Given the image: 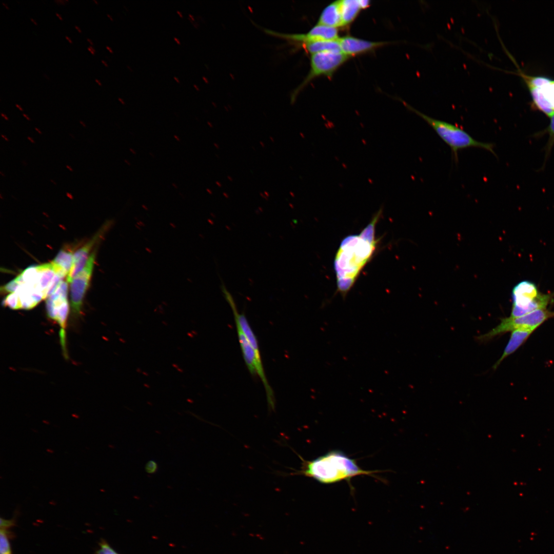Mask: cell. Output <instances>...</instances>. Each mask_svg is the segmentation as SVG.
Wrapping results in <instances>:
<instances>
[{"mask_svg":"<svg viewBox=\"0 0 554 554\" xmlns=\"http://www.w3.org/2000/svg\"><path fill=\"white\" fill-rule=\"evenodd\" d=\"M300 457L302 461L300 470L289 474L311 478L324 484H331L342 481L349 482L352 478L359 476L375 477L374 474L378 472L377 470L362 469L355 460L339 450H332L310 461Z\"/></svg>","mask_w":554,"mask_h":554,"instance_id":"1","label":"cell"},{"mask_svg":"<svg viewBox=\"0 0 554 554\" xmlns=\"http://www.w3.org/2000/svg\"><path fill=\"white\" fill-rule=\"evenodd\" d=\"M377 241H369L360 234L349 235L342 241L334 267L338 290L345 295L352 287L362 268L373 254Z\"/></svg>","mask_w":554,"mask_h":554,"instance_id":"2","label":"cell"},{"mask_svg":"<svg viewBox=\"0 0 554 554\" xmlns=\"http://www.w3.org/2000/svg\"><path fill=\"white\" fill-rule=\"evenodd\" d=\"M404 106L423 119L437 133L439 136L450 147L452 158L458 162V151L469 148H477L489 151L495 156L494 145L482 142L473 138L466 131L451 123L434 118L420 112L405 102L401 100Z\"/></svg>","mask_w":554,"mask_h":554,"instance_id":"3","label":"cell"},{"mask_svg":"<svg viewBox=\"0 0 554 554\" xmlns=\"http://www.w3.org/2000/svg\"><path fill=\"white\" fill-rule=\"evenodd\" d=\"M553 293L539 291L533 282L523 281L512 291V306L510 316H522L540 309H545L553 300Z\"/></svg>","mask_w":554,"mask_h":554,"instance_id":"4","label":"cell"},{"mask_svg":"<svg viewBox=\"0 0 554 554\" xmlns=\"http://www.w3.org/2000/svg\"><path fill=\"white\" fill-rule=\"evenodd\" d=\"M553 317L554 311L545 309L537 310L520 316L505 318L501 320L497 326L479 336L478 339L481 342L487 341L497 335L518 329L533 332L544 322Z\"/></svg>","mask_w":554,"mask_h":554,"instance_id":"5","label":"cell"},{"mask_svg":"<svg viewBox=\"0 0 554 554\" xmlns=\"http://www.w3.org/2000/svg\"><path fill=\"white\" fill-rule=\"evenodd\" d=\"M350 57L342 52L324 51L311 55L310 67L304 81L291 95L293 102L300 92L314 78L331 77L334 72Z\"/></svg>","mask_w":554,"mask_h":554,"instance_id":"6","label":"cell"},{"mask_svg":"<svg viewBox=\"0 0 554 554\" xmlns=\"http://www.w3.org/2000/svg\"><path fill=\"white\" fill-rule=\"evenodd\" d=\"M68 285L62 281L55 291L46 300V307L48 316L60 326V339L66 354V326L69 307L67 299Z\"/></svg>","mask_w":554,"mask_h":554,"instance_id":"7","label":"cell"},{"mask_svg":"<svg viewBox=\"0 0 554 554\" xmlns=\"http://www.w3.org/2000/svg\"><path fill=\"white\" fill-rule=\"evenodd\" d=\"M95 254L94 251L91 253L84 268L70 283L71 305L75 316L81 313L83 299L89 286L94 268Z\"/></svg>","mask_w":554,"mask_h":554,"instance_id":"8","label":"cell"},{"mask_svg":"<svg viewBox=\"0 0 554 554\" xmlns=\"http://www.w3.org/2000/svg\"><path fill=\"white\" fill-rule=\"evenodd\" d=\"M233 314L235 323L240 326L254 351L259 367L258 375L264 386L268 406L271 409H274L275 407L274 393L265 374L256 337L244 313H240L238 310H235L233 311Z\"/></svg>","mask_w":554,"mask_h":554,"instance_id":"9","label":"cell"},{"mask_svg":"<svg viewBox=\"0 0 554 554\" xmlns=\"http://www.w3.org/2000/svg\"><path fill=\"white\" fill-rule=\"evenodd\" d=\"M268 34L290 42L303 44L307 42L338 39L337 28L316 24L305 33H285L265 29Z\"/></svg>","mask_w":554,"mask_h":554,"instance_id":"10","label":"cell"},{"mask_svg":"<svg viewBox=\"0 0 554 554\" xmlns=\"http://www.w3.org/2000/svg\"><path fill=\"white\" fill-rule=\"evenodd\" d=\"M533 106L548 116L554 113V80L538 88L529 89Z\"/></svg>","mask_w":554,"mask_h":554,"instance_id":"11","label":"cell"},{"mask_svg":"<svg viewBox=\"0 0 554 554\" xmlns=\"http://www.w3.org/2000/svg\"><path fill=\"white\" fill-rule=\"evenodd\" d=\"M341 52L350 57L370 52L385 45L384 42H372L350 35L339 38Z\"/></svg>","mask_w":554,"mask_h":554,"instance_id":"12","label":"cell"},{"mask_svg":"<svg viewBox=\"0 0 554 554\" xmlns=\"http://www.w3.org/2000/svg\"><path fill=\"white\" fill-rule=\"evenodd\" d=\"M104 230L106 229L103 227L91 240L73 253L72 266L67 276V282L70 283L76 274L84 268L90 255V250L101 238Z\"/></svg>","mask_w":554,"mask_h":554,"instance_id":"13","label":"cell"},{"mask_svg":"<svg viewBox=\"0 0 554 554\" xmlns=\"http://www.w3.org/2000/svg\"><path fill=\"white\" fill-rule=\"evenodd\" d=\"M235 325L239 341L247 367L251 374L255 376L258 374L259 367L254 351L240 326L237 323H235Z\"/></svg>","mask_w":554,"mask_h":554,"instance_id":"14","label":"cell"},{"mask_svg":"<svg viewBox=\"0 0 554 554\" xmlns=\"http://www.w3.org/2000/svg\"><path fill=\"white\" fill-rule=\"evenodd\" d=\"M316 24L337 28L342 26L341 1H335L322 12Z\"/></svg>","mask_w":554,"mask_h":554,"instance_id":"15","label":"cell"},{"mask_svg":"<svg viewBox=\"0 0 554 554\" xmlns=\"http://www.w3.org/2000/svg\"><path fill=\"white\" fill-rule=\"evenodd\" d=\"M532 331L518 329L511 331L510 339L507 344L501 358L493 366V369L498 367L500 364L506 357L515 352L528 339Z\"/></svg>","mask_w":554,"mask_h":554,"instance_id":"16","label":"cell"},{"mask_svg":"<svg viewBox=\"0 0 554 554\" xmlns=\"http://www.w3.org/2000/svg\"><path fill=\"white\" fill-rule=\"evenodd\" d=\"M301 45L311 55L324 51L341 52L339 38L335 40L310 42Z\"/></svg>","mask_w":554,"mask_h":554,"instance_id":"17","label":"cell"},{"mask_svg":"<svg viewBox=\"0 0 554 554\" xmlns=\"http://www.w3.org/2000/svg\"><path fill=\"white\" fill-rule=\"evenodd\" d=\"M361 9H362L360 4L359 0L341 1L342 26H345L351 23L356 18Z\"/></svg>","mask_w":554,"mask_h":554,"instance_id":"18","label":"cell"},{"mask_svg":"<svg viewBox=\"0 0 554 554\" xmlns=\"http://www.w3.org/2000/svg\"><path fill=\"white\" fill-rule=\"evenodd\" d=\"M73 256V254L70 250L63 249L58 252L51 262L61 267L68 274L72 266Z\"/></svg>","mask_w":554,"mask_h":554,"instance_id":"19","label":"cell"},{"mask_svg":"<svg viewBox=\"0 0 554 554\" xmlns=\"http://www.w3.org/2000/svg\"><path fill=\"white\" fill-rule=\"evenodd\" d=\"M10 535L8 530L1 529L0 554H12L9 541Z\"/></svg>","mask_w":554,"mask_h":554,"instance_id":"20","label":"cell"},{"mask_svg":"<svg viewBox=\"0 0 554 554\" xmlns=\"http://www.w3.org/2000/svg\"><path fill=\"white\" fill-rule=\"evenodd\" d=\"M550 123L546 131L548 133L549 138L547 144V152H548L554 144V113L550 116Z\"/></svg>","mask_w":554,"mask_h":554,"instance_id":"21","label":"cell"},{"mask_svg":"<svg viewBox=\"0 0 554 554\" xmlns=\"http://www.w3.org/2000/svg\"><path fill=\"white\" fill-rule=\"evenodd\" d=\"M99 548L96 554H119L105 540H102L99 543Z\"/></svg>","mask_w":554,"mask_h":554,"instance_id":"22","label":"cell"},{"mask_svg":"<svg viewBox=\"0 0 554 554\" xmlns=\"http://www.w3.org/2000/svg\"><path fill=\"white\" fill-rule=\"evenodd\" d=\"M158 469V464L157 462L153 460L148 461L145 465V470L146 472L150 474L156 473Z\"/></svg>","mask_w":554,"mask_h":554,"instance_id":"23","label":"cell"},{"mask_svg":"<svg viewBox=\"0 0 554 554\" xmlns=\"http://www.w3.org/2000/svg\"><path fill=\"white\" fill-rule=\"evenodd\" d=\"M15 521L13 519L6 520L1 518L0 521L1 529L8 530L9 528L15 526Z\"/></svg>","mask_w":554,"mask_h":554,"instance_id":"24","label":"cell"},{"mask_svg":"<svg viewBox=\"0 0 554 554\" xmlns=\"http://www.w3.org/2000/svg\"><path fill=\"white\" fill-rule=\"evenodd\" d=\"M359 3L362 9H365L370 5V1L367 0H359Z\"/></svg>","mask_w":554,"mask_h":554,"instance_id":"25","label":"cell"},{"mask_svg":"<svg viewBox=\"0 0 554 554\" xmlns=\"http://www.w3.org/2000/svg\"><path fill=\"white\" fill-rule=\"evenodd\" d=\"M87 49H88V51H89V52H90L91 53V54L92 55H94L95 54V49H94V48H93V47H92V46H91V45H89V46L88 47V48H87Z\"/></svg>","mask_w":554,"mask_h":554,"instance_id":"26","label":"cell"},{"mask_svg":"<svg viewBox=\"0 0 554 554\" xmlns=\"http://www.w3.org/2000/svg\"><path fill=\"white\" fill-rule=\"evenodd\" d=\"M1 116H2V117H3V118H4V119H5V120H6V121H8V120H9V118H8V117L7 116V115H6L5 114H4V113H1Z\"/></svg>","mask_w":554,"mask_h":554,"instance_id":"27","label":"cell"},{"mask_svg":"<svg viewBox=\"0 0 554 554\" xmlns=\"http://www.w3.org/2000/svg\"><path fill=\"white\" fill-rule=\"evenodd\" d=\"M66 195H67V197H69V198H70V199H73V195H72L71 194V193H69V192H66Z\"/></svg>","mask_w":554,"mask_h":554,"instance_id":"28","label":"cell"},{"mask_svg":"<svg viewBox=\"0 0 554 554\" xmlns=\"http://www.w3.org/2000/svg\"><path fill=\"white\" fill-rule=\"evenodd\" d=\"M27 138H28V140H29V141H30V142L31 143H33V144H34V143H35V141H34V140H33V138H32L31 137H30V136H28V137H27Z\"/></svg>","mask_w":554,"mask_h":554,"instance_id":"29","label":"cell"},{"mask_svg":"<svg viewBox=\"0 0 554 554\" xmlns=\"http://www.w3.org/2000/svg\"><path fill=\"white\" fill-rule=\"evenodd\" d=\"M74 27L79 33H81L82 32L81 29H80V28L78 26L75 25Z\"/></svg>","mask_w":554,"mask_h":554,"instance_id":"30","label":"cell"},{"mask_svg":"<svg viewBox=\"0 0 554 554\" xmlns=\"http://www.w3.org/2000/svg\"><path fill=\"white\" fill-rule=\"evenodd\" d=\"M15 106H16V108H18V109H19V110H20L21 111H23V108H22V107H21V106H19V105L18 104H15Z\"/></svg>","mask_w":554,"mask_h":554,"instance_id":"31","label":"cell"},{"mask_svg":"<svg viewBox=\"0 0 554 554\" xmlns=\"http://www.w3.org/2000/svg\"><path fill=\"white\" fill-rule=\"evenodd\" d=\"M55 15H56V16H57V17H58V18H59V19H60L61 21H62V20H63V18H62V16H61V15H60V14H59L58 13H57V12H56V13H55Z\"/></svg>","mask_w":554,"mask_h":554,"instance_id":"32","label":"cell"},{"mask_svg":"<svg viewBox=\"0 0 554 554\" xmlns=\"http://www.w3.org/2000/svg\"><path fill=\"white\" fill-rule=\"evenodd\" d=\"M23 116L28 121H30V118L26 114L23 113Z\"/></svg>","mask_w":554,"mask_h":554,"instance_id":"33","label":"cell"},{"mask_svg":"<svg viewBox=\"0 0 554 554\" xmlns=\"http://www.w3.org/2000/svg\"><path fill=\"white\" fill-rule=\"evenodd\" d=\"M86 40L90 44V45L92 46L93 45V43L91 39L87 38Z\"/></svg>","mask_w":554,"mask_h":554,"instance_id":"34","label":"cell"},{"mask_svg":"<svg viewBox=\"0 0 554 554\" xmlns=\"http://www.w3.org/2000/svg\"><path fill=\"white\" fill-rule=\"evenodd\" d=\"M95 82L98 85V86H102V84L101 82L97 78L95 79Z\"/></svg>","mask_w":554,"mask_h":554,"instance_id":"35","label":"cell"},{"mask_svg":"<svg viewBox=\"0 0 554 554\" xmlns=\"http://www.w3.org/2000/svg\"><path fill=\"white\" fill-rule=\"evenodd\" d=\"M2 137L6 141L8 142L9 139L4 134L1 135Z\"/></svg>","mask_w":554,"mask_h":554,"instance_id":"36","label":"cell"},{"mask_svg":"<svg viewBox=\"0 0 554 554\" xmlns=\"http://www.w3.org/2000/svg\"><path fill=\"white\" fill-rule=\"evenodd\" d=\"M65 37L66 39L68 41L69 43H70V44L72 43V41L69 37H68V36H65Z\"/></svg>","mask_w":554,"mask_h":554,"instance_id":"37","label":"cell"},{"mask_svg":"<svg viewBox=\"0 0 554 554\" xmlns=\"http://www.w3.org/2000/svg\"><path fill=\"white\" fill-rule=\"evenodd\" d=\"M106 48L110 53H113V51H112V49L110 47H109L108 46H106Z\"/></svg>","mask_w":554,"mask_h":554,"instance_id":"38","label":"cell"},{"mask_svg":"<svg viewBox=\"0 0 554 554\" xmlns=\"http://www.w3.org/2000/svg\"><path fill=\"white\" fill-rule=\"evenodd\" d=\"M2 4L5 7L6 9L8 10L9 9L8 6L6 3H5L4 2H2Z\"/></svg>","mask_w":554,"mask_h":554,"instance_id":"39","label":"cell"},{"mask_svg":"<svg viewBox=\"0 0 554 554\" xmlns=\"http://www.w3.org/2000/svg\"><path fill=\"white\" fill-rule=\"evenodd\" d=\"M30 19L31 21V22H32L35 25H37V23L36 22V21L33 18H30Z\"/></svg>","mask_w":554,"mask_h":554,"instance_id":"40","label":"cell"},{"mask_svg":"<svg viewBox=\"0 0 554 554\" xmlns=\"http://www.w3.org/2000/svg\"><path fill=\"white\" fill-rule=\"evenodd\" d=\"M80 124H81V125H82V126H83V127H86V124H85V123H84V122L83 121H80Z\"/></svg>","mask_w":554,"mask_h":554,"instance_id":"41","label":"cell"},{"mask_svg":"<svg viewBox=\"0 0 554 554\" xmlns=\"http://www.w3.org/2000/svg\"><path fill=\"white\" fill-rule=\"evenodd\" d=\"M174 39L178 44H181V42L180 41V40L177 38H176V37H174Z\"/></svg>","mask_w":554,"mask_h":554,"instance_id":"42","label":"cell"},{"mask_svg":"<svg viewBox=\"0 0 554 554\" xmlns=\"http://www.w3.org/2000/svg\"><path fill=\"white\" fill-rule=\"evenodd\" d=\"M35 130L38 133L41 134L42 133V131L38 128L35 127Z\"/></svg>","mask_w":554,"mask_h":554,"instance_id":"43","label":"cell"},{"mask_svg":"<svg viewBox=\"0 0 554 554\" xmlns=\"http://www.w3.org/2000/svg\"><path fill=\"white\" fill-rule=\"evenodd\" d=\"M66 167L70 171H73V169L72 168V167L70 166L67 165L66 166Z\"/></svg>","mask_w":554,"mask_h":554,"instance_id":"44","label":"cell"},{"mask_svg":"<svg viewBox=\"0 0 554 554\" xmlns=\"http://www.w3.org/2000/svg\"><path fill=\"white\" fill-rule=\"evenodd\" d=\"M101 62H102V63H103V64H104V65L105 66H106V67H108V64H107V62H105V61H104V60H102V61H101Z\"/></svg>","mask_w":554,"mask_h":554,"instance_id":"45","label":"cell"},{"mask_svg":"<svg viewBox=\"0 0 554 554\" xmlns=\"http://www.w3.org/2000/svg\"><path fill=\"white\" fill-rule=\"evenodd\" d=\"M43 76H44V77H45V78L46 79H47V80H50V78H49V77H48V76H47V75H46V73H43Z\"/></svg>","mask_w":554,"mask_h":554,"instance_id":"46","label":"cell"},{"mask_svg":"<svg viewBox=\"0 0 554 554\" xmlns=\"http://www.w3.org/2000/svg\"><path fill=\"white\" fill-rule=\"evenodd\" d=\"M107 16L110 19V20L111 21H113V18L112 17V16L110 15H109V14H107Z\"/></svg>","mask_w":554,"mask_h":554,"instance_id":"47","label":"cell"},{"mask_svg":"<svg viewBox=\"0 0 554 554\" xmlns=\"http://www.w3.org/2000/svg\"><path fill=\"white\" fill-rule=\"evenodd\" d=\"M176 12L178 14H179L180 17H183V15L181 12L177 11Z\"/></svg>","mask_w":554,"mask_h":554,"instance_id":"48","label":"cell"},{"mask_svg":"<svg viewBox=\"0 0 554 554\" xmlns=\"http://www.w3.org/2000/svg\"><path fill=\"white\" fill-rule=\"evenodd\" d=\"M174 79L176 81V82H177L178 83H180L179 80L176 77L174 76Z\"/></svg>","mask_w":554,"mask_h":554,"instance_id":"49","label":"cell"},{"mask_svg":"<svg viewBox=\"0 0 554 554\" xmlns=\"http://www.w3.org/2000/svg\"><path fill=\"white\" fill-rule=\"evenodd\" d=\"M50 182H51V183H52L53 184H54V185H56V183H55V182L54 181V180H53L51 179V180H50Z\"/></svg>","mask_w":554,"mask_h":554,"instance_id":"50","label":"cell"},{"mask_svg":"<svg viewBox=\"0 0 554 554\" xmlns=\"http://www.w3.org/2000/svg\"><path fill=\"white\" fill-rule=\"evenodd\" d=\"M93 2H94V3H95V4H96V5H98V2H97V1H96V0H93Z\"/></svg>","mask_w":554,"mask_h":554,"instance_id":"51","label":"cell"},{"mask_svg":"<svg viewBox=\"0 0 554 554\" xmlns=\"http://www.w3.org/2000/svg\"><path fill=\"white\" fill-rule=\"evenodd\" d=\"M118 99L120 101L122 102V104H124V101L121 98H118Z\"/></svg>","mask_w":554,"mask_h":554,"instance_id":"52","label":"cell"},{"mask_svg":"<svg viewBox=\"0 0 554 554\" xmlns=\"http://www.w3.org/2000/svg\"><path fill=\"white\" fill-rule=\"evenodd\" d=\"M0 173H1V175H2V176H4V177L5 176V174H4V173H3L2 171H1V172H0Z\"/></svg>","mask_w":554,"mask_h":554,"instance_id":"53","label":"cell"},{"mask_svg":"<svg viewBox=\"0 0 554 554\" xmlns=\"http://www.w3.org/2000/svg\"><path fill=\"white\" fill-rule=\"evenodd\" d=\"M127 68H128L129 69H130V71H132V69H131V68H130V67H129V66H128V65H127Z\"/></svg>","mask_w":554,"mask_h":554,"instance_id":"54","label":"cell"},{"mask_svg":"<svg viewBox=\"0 0 554 554\" xmlns=\"http://www.w3.org/2000/svg\"><path fill=\"white\" fill-rule=\"evenodd\" d=\"M193 86H194V88H196V89H197V90H199V88H197V86H196L195 85H193Z\"/></svg>","mask_w":554,"mask_h":554,"instance_id":"55","label":"cell"}]
</instances>
